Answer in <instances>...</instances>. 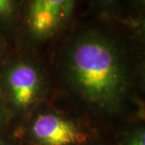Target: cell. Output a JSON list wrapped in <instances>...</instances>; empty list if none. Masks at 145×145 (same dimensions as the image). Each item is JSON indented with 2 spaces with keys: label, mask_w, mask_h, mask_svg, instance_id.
<instances>
[{
  "label": "cell",
  "mask_w": 145,
  "mask_h": 145,
  "mask_svg": "<svg viewBox=\"0 0 145 145\" xmlns=\"http://www.w3.org/2000/svg\"><path fill=\"white\" fill-rule=\"evenodd\" d=\"M65 71L74 89L89 105L114 110L122 103L128 86V75L119 47L97 31L78 36L69 46Z\"/></svg>",
  "instance_id": "cell-1"
},
{
  "label": "cell",
  "mask_w": 145,
  "mask_h": 145,
  "mask_svg": "<svg viewBox=\"0 0 145 145\" xmlns=\"http://www.w3.org/2000/svg\"><path fill=\"white\" fill-rule=\"evenodd\" d=\"M76 0H28L26 26L36 40L56 35L69 20Z\"/></svg>",
  "instance_id": "cell-2"
},
{
  "label": "cell",
  "mask_w": 145,
  "mask_h": 145,
  "mask_svg": "<svg viewBox=\"0 0 145 145\" xmlns=\"http://www.w3.org/2000/svg\"><path fill=\"white\" fill-rule=\"evenodd\" d=\"M4 84L12 105L18 110H25L39 99L43 88V79L35 65L20 61L7 69Z\"/></svg>",
  "instance_id": "cell-3"
},
{
  "label": "cell",
  "mask_w": 145,
  "mask_h": 145,
  "mask_svg": "<svg viewBox=\"0 0 145 145\" xmlns=\"http://www.w3.org/2000/svg\"><path fill=\"white\" fill-rule=\"evenodd\" d=\"M36 145H83L89 135L69 119L55 113L39 114L30 128Z\"/></svg>",
  "instance_id": "cell-4"
},
{
  "label": "cell",
  "mask_w": 145,
  "mask_h": 145,
  "mask_svg": "<svg viewBox=\"0 0 145 145\" xmlns=\"http://www.w3.org/2000/svg\"><path fill=\"white\" fill-rule=\"evenodd\" d=\"M18 0H0V21H8L13 18Z\"/></svg>",
  "instance_id": "cell-5"
},
{
  "label": "cell",
  "mask_w": 145,
  "mask_h": 145,
  "mask_svg": "<svg viewBox=\"0 0 145 145\" xmlns=\"http://www.w3.org/2000/svg\"><path fill=\"white\" fill-rule=\"evenodd\" d=\"M123 145H145V131L144 127L134 130L125 140Z\"/></svg>",
  "instance_id": "cell-6"
},
{
  "label": "cell",
  "mask_w": 145,
  "mask_h": 145,
  "mask_svg": "<svg viewBox=\"0 0 145 145\" xmlns=\"http://www.w3.org/2000/svg\"><path fill=\"white\" fill-rule=\"evenodd\" d=\"M97 4L103 10H109L116 4L119 0H96Z\"/></svg>",
  "instance_id": "cell-7"
},
{
  "label": "cell",
  "mask_w": 145,
  "mask_h": 145,
  "mask_svg": "<svg viewBox=\"0 0 145 145\" xmlns=\"http://www.w3.org/2000/svg\"><path fill=\"white\" fill-rule=\"evenodd\" d=\"M134 2V3L136 4V5H140V6H143L145 0H132Z\"/></svg>",
  "instance_id": "cell-8"
},
{
  "label": "cell",
  "mask_w": 145,
  "mask_h": 145,
  "mask_svg": "<svg viewBox=\"0 0 145 145\" xmlns=\"http://www.w3.org/2000/svg\"><path fill=\"white\" fill-rule=\"evenodd\" d=\"M0 145H13L10 142L4 141V140H0Z\"/></svg>",
  "instance_id": "cell-9"
},
{
  "label": "cell",
  "mask_w": 145,
  "mask_h": 145,
  "mask_svg": "<svg viewBox=\"0 0 145 145\" xmlns=\"http://www.w3.org/2000/svg\"><path fill=\"white\" fill-rule=\"evenodd\" d=\"M2 112V103H1V101H0V114Z\"/></svg>",
  "instance_id": "cell-10"
},
{
  "label": "cell",
  "mask_w": 145,
  "mask_h": 145,
  "mask_svg": "<svg viewBox=\"0 0 145 145\" xmlns=\"http://www.w3.org/2000/svg\"><path fill=\"white\" fill-rule=\"evenodd\" d=\"M0 48H1V40H0Z\"/></svg>",
  "instance_id": "cell-11"
}]
</instances>
